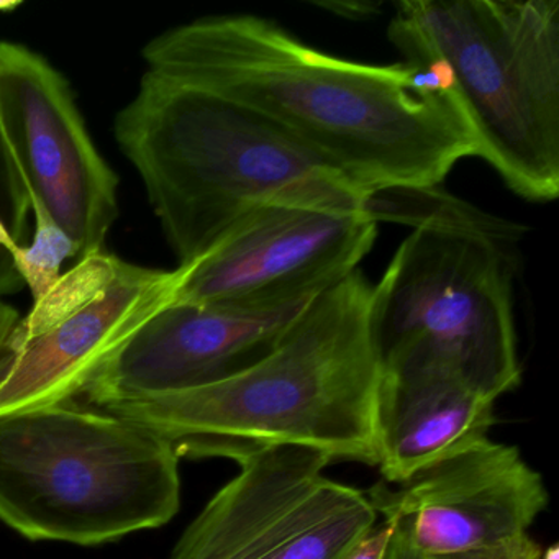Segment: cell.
Segmentation results:
<instances>
[{"mask_svg": "<svg viewBox=\"0 0 559 559\" xmlns=\"http://www.w3.org/2000/svg\"><path fill=\"white\" fill-rule=\"evenodd\" d=\"M143 60L162 80L260 114L368 194L440 186L476 156L453 97L427 71L330 57L257 15L169 28Z\"/></svg>", "mask_w": 559, "mask_h": 559, "instance_id": "6da1fadb", "label": "cell"}, {"mask_svg": "<svg viewBox=\"0 0 559 559\" xmlns=\"http://www.w3.org/2000/svg\"><path fill=\"white\" fill-rule=\"evenodd\" d=\"M372 286L361 271L313 297L276 348L217 384L106 405L150 428L179 457L240 461L307 448L330 461L378 466L382 369L371 330Z\"/></svg>", "mask_w": 559, "mask_h": 559, "instance_id": "7a4b0ae2", "label": "cell"}, {"mask_svg": "<svg viewBox=\"0 0 559 559\" xmlns=\"http://www.w3.org/2000/svg\"><path fill=\"white\" fill-rule=\"evenodd\" d=\"M116 139L179 266L266 205L365 212L369 195L260 114L148 71L117 116Z\"/></svg>", "mask_w": 559, "mask_h": 559, "instance_id": "3957f363", "label": "cell"}, {"mask_svg": "<svg viewBox=\"0 0 559 559\" xmlns=\"http://www.w3.org/2000/svg\"><path fill=\"white\" fill-rule=\"evenodd\" d=\"M389 40L450 93L507 188L558 198V0H402Z\"/></svg>", "mask_w": 559, "mask_h": 559, "instance_id": "277c9868", "label": "cell"}, {"mask_svg": "<svg viewBox=\"0 0 559 559\" xmlns=\"http://www.w3.org/2000/svg\"><path fill=\"white\" fill-rule=\"evenodd\" d=\"M175 444L68 404L0 415V522L32 542L106 545L178 515Z\"/></svg>", "mask_w": 559, "mask_h": 559, "instance_id": "5b68a950", "label": "cell"}, {"mask_svg": "<svg viewBox=\"0 0 559 559\" xmlns=\"http://www.w3.org/2000/svg\"><path fill=\"white\" fill-rule=\"evenodd\" d=\"M522 234L493 215L415 227L372 286L381 366L402 358L440 362L492 402L519 388L512 284Z\"/></svg>", "mask_w": 559, "mask_h": 559, "instance_id": "8992f818", "label": "cell"}, {"mask_svg": "<svg viewBox=\"0 0 559 559\" xmlns=\"http://www.w3.org/2000/svg\"><path fill=\"white\" fill-rule=\"evenodd\" d=\"M330 463L319 451L293 447L240 461L171 559H342L379 515L368 492L326 476Z\"/></svg>", "mask_w": 559, "mask_h": 559, "instance_id": "52a82bcc", "label": "cell"}, {"mask_svg": "<svg viewBox=\"0 0 559 559\" xmlns=\"http://www.w3.org/2000/svg\"><path fill=\"white\" fill-rule=\"evenodd\" d=\"M0 130L28 201L70 235L78 260L104 250L119 178L91 139L67 78L37 51L0 41Z\"/></svg>", "mask_w": 559, "mask_h": 559, "instance_id": "ba28073f", "label": "cell"}, {"mask_svg": "<svg viewBox=\"0 0 559 559\" xmlns=\"http://www.w3.org/2000/svg\"><path fill=\"white\" fill-rule=\"evenodd\" d=\"M376 238L362 211L266 205L186 264L176 300L251 310L307 302L358 270Z\"/></svg>", "mask_w": 559, "mask_h": 559, "instance_id": "9c48e42d", "label": "cell"}, {"mask_svg": "<svg viewBox=\"0 0 559 559\" xmlns=\"http://www.w3.org/2000/svg\"><path fill=\"white\" fill-rule=\"evenodd\" d=\"M368 496L394 535L424 559L525 535L549 500L542 474L519 448L489 438L404 483L381 480Z\"/></svg>", "mask_w": 559, "mask_h": 559, "instance_id": "30bf717a", "label": "cell"}, {"mask_svg": "<svg viewBox=\"0 0 559 559\" xmlns=\"http://www.w3.org/2000/svg\"><path fill=\"white\" fill-rule=\"evenodd\" d=\"M186 266L123 261L114 280L76 309L40 325L19 320L0 356V415L68 404L156 313L178 299Z\"/></svg>", "mask_w": 559, "mask_h": 559, "instance_id": "8fae6325", "label": "cell"}, {"mask_svg": "<svg viewBox=\"0 0 559 559\" xmlns=\"http://www.w3.org/2000/svg\"><path fill=\"white\" fill-rule=\"evenodd\" d=\"M310 300L264 310L176 300L127 342L84 395L100 408L234 378L276 348Z\"/></svg>", "mask_w": 559, "mask_h": 559, "instance_id": "7c38bea8", "label": "cell"}, {"mask_svg": "<svg viewBox=\"0 0 559 559\" xmlns=\"http://www.w3.org/2000/svg\"><path fill=\"white\" fill-rule=\"evenodd\" d=\"M378 467L399 484L486 440L496 402L440 362L402 358L382 365Z\"/></svg>", "mask_w": 559, "mask_h": 559, "instance_id": "4fadbf2b", "label": "cell"}, {"mask_svg": "<svg viewBox=\"0 0 559 559\" xmlns=\"http://www.w3.org/2000/svg\"><path fill=\"white\" fill-rule=\"evenodd\" d=\"M31 212L35 221L34 237L31 243L15 248L12 258L24 287L38 300L61 276L64 261L78 260V248L41 205L31 202Z\"/></svg>", "mask_w": 559, "mask_h": 559, "instance_id": "5bb4252c", "label": "cell"}, {"mask_svg": "<svg viewBox=\"0 0 559 559\" xmlns=\"http://www.w3.org/2000/svg\"><path fill=\"white\" fill-rule=\"evenodd\" d=\"M28 212L27 189L0 130V300L24 289L12 251L24 245Z\"/></svg>", "mask_w": 559, "mask_h": 559, "instance_id": "9a60e30c", "label": "cell"}, {"mask_svg": "<svg viewBox=\"0 0 559 559\" xmlns=\"http://www.w3.org/2000/svg\"><path fill=\"white\" fill-rule=\"evenodd\" d=\"M542 548L530 536H515L497 545L484 546V548L469 549V551L454 552V555L440 556L433 559H539Z\"/></svg>", "mask_w": 559, "mask_h": 559, "instance_id": "2e32d148", "label": "cell"}, {"mask_svg": "<svg viewBox=\"0 0 559 559\" xmlns=\"http://www.w3.org/2000/svg\"><path fill=\"white\" fill-rule=\"evenodd\" d=\"M392 536L394 526L382 520L376 523L342 559H385Z\"/></svg>", "mask_w": 559, "mask_h": 559, "instance_id": "e0dca14e", "label": "cell"}, {"mask_svg": "<svg viewBox=\"0 0 559 559\" xmlns=\"http://www.w3.org/2000/svg\"><path fill=\"white\" fill-rule=\"evenodd\" d=\"M21 320V313L11 304L0 300V356L4 353L5 343L11 336L12 330Z\"/></svg>", "mask_w": 559, "mask_h": 559, "instance_id": "ac0fdd59", "label": "cell"}, {"mask_svg": "<svg viewBox=\"0 0 559 559\" xmlns=\"http://www.w3.org/2000/svg\"><path fill=\"white\" fill-rule=\"evenodd\" d=\"M385 559H424L421 556L415 555L412 549H408L397 536H392L391 545H389L388 555Z\"/></svg>", "mask_w": 559, "mask_h": 559, "instance_id": "d6986e66", "label": "cell"}, {"mask_svg": "<svg viewBox=\"0 0 559 559\" xmlns=\"http://www.w3.org/2000/svg\"><path fill=\"white\" fill-rule=\"evenodd\" d=\"M539 559H559V546L556 543L549 546L545 551H542V558Z\"/></svg>", "mask_w": 559, "mask_h": 559, "instance_id": "ffe728a7", "label": "cell"}, {"mask_svg": "<svg viewBox=\"0 0 559 559\" xmlns=\"http://www.w3.org/2000/svg\"><path fill=\"white\" fill-rule=\"evenodd\" d=\"M17 5V2H0V11H14Z\"/></svg>", "mask_w": 559, "mask_h": 559, "instance_id": "44dd1931", "label": "cell"}]
</instances>
